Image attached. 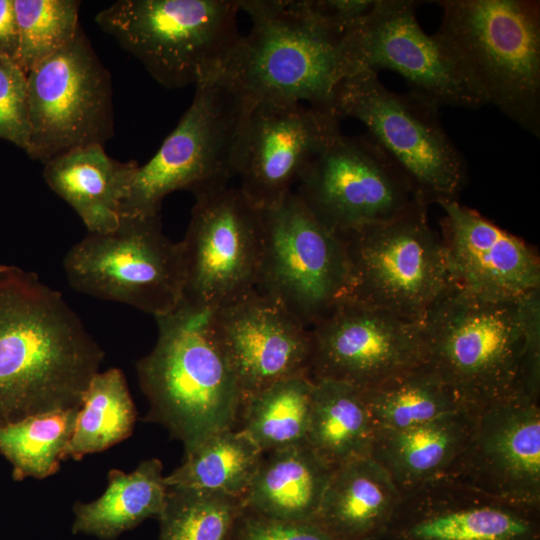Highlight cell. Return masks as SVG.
I'll list each match as a JSON object with an SVG mask.
<instances>
[{"mask_svg":"<svg viewBox=\"0 0 540 540\" xmlns=\"http://www.w3.org/2000/svg\"><path fill=\"white\" fill-rule=\"evenodd\" d=\"M80 4L77 0H14L16 61L27 73L76 37L81 28Z\"/></svg>","mask_w":540,"mask_h":540,"instance_id":"34","label":"cell"},{"mask_svg":"<svg viewBox=\"0 0 540 540\" xmlns=\"http://www.w3.org/2000/svg\"><path fill=\"white\" fill-rule=\"evenodd\" d=\"M112 82L82 28L28 72L30 144L43 164L76 148L102 145L114 134Z\"/></svg>","mask_w":540,"mask_h":540,"instance_id":"13","label":"cell"},{"mask_svg":"<svg viewBox=\"0 0 540 540\" xmlns=\"http://www.w3.org/2000/svg\"><path fill=\"white\" fill-rule=\"evenodd\" d=\"M0 139L29 149L28 73L6 56H0Z\"/></svg>","mask_w":540,"mask_h":540,"instance_id":"35","label":"cell"},{"mask_svg":"<svg viewBox=\"0 0 540 540\" xmlns=\"http://www.w3.org/2000/svg\"><path fill=\"white\" fill-rule=\"evenodd\" d=\"M18 53V29L14 0H0V56L14 60Z\"/></svg>","mask_w":540,"mask_h":540,"instance_id":"39","label":"cell"},{"mask_svg":"<svg viewBox=\"0 0 540 540\" xmlns=\"http://www.w3.org/2000/svg\"><path fill=\"white\" fill-rule=\"evenodd\" d=\"M524 342L519 392L540 401V288L522 297Z\"/></svg>","mask_w":540,"mask_h":540,"instance_id":"37","label":"cell"},{"mask_svg":"<svg viewBox=\"0 0 540 540\" xmlns=\"http://www.w3.org/2000/svg\"><path fill=\"white\" fill-rule=\"evenodd\" d=\"M180 241L183 303L213 311L254 291L263 239L261 210L229 185L197 194Z\"/></svg>","mask_w":540,"mask_h":540,"instance_id":"14","label":"cell"},{"mask_svg":"<svg viewBox=\"0 0 540 540\" xmlns=\"http://www.w3.org/2000/svg\"><path fill=\"white\" fill-rule=\"evenodd\" d=\"M63 268L74 290L154 318L174 311L182 301L180 242L163 233L160 213L121 215L112 231L88 232L66 253Z\"/></svg>","mask_w":540,"mask_h":540,"instance_id":"10","label":"cell"},{"mask_svg":"<svg viewBox=\"0 0 540 540\" xmlns=\"http://www.w3.org/2000/svg\"><path fill=\"white\" fill-rule=\"evenodd\" d=\"M314 381L290 377L242 400L236 429L262 453L307 444Z\"/></svg>","mask_w":540,"mask_h":540,"instance_id":"29","label":"cell"},{"mask_svg":"<svg viewBox=\"0 0 540 540\" xmlns=\"http://www.w3.org/2000/svg\"><path fill=\"white\" fill-rule=\"evenodd\" d=\"M252 106L220 77L195 86L193 100L156 154L139 165L121 215L159 214L163 199L194 196L237 176L241 136Z\"/></svg>","mask_w":540,"mask_h":540,"instance_id":"9","label":"cell"},{"mask_svg":"<svg viewBox=\"0 0 540 540\" xmlns=\"http://www.w3.org/2000/svg\"><path fill=\"white\" fill-rule=\"evenodd\" d=\"M234 0H119L100 10L101 30L169 89L216 76L240 37Z\"/></svg>","mask_w":540,"mask_h":540,"instance_id":"6","label":"cell"},{"mask_svg":"<svg viewBox=\"0 0 540 540\" xmlns=\"http://www.w3.org/2000/svg\"><path fill=\"white\" fill-rule=\"evenodd\" d=\"M362 394L376 432L403 430L470 409L427 362Z\"/></svg>","mask_w":540,"mask_h":540,"instance_id":"28","label":"cell"},{"mask_svg":"<svg viewBox=\"0 0 540 540\" xmlns=\"http://www.w3.org/2000/svg\"><path fill=\"white\" fill-rule=\"evenodd\" d=\"M139 164L113 159L102 145H89L63 153L44 163L49 188L78 214L87 231L115 229Z\"/></svg>","mask_w":540,"mask_h":540,"instance_id":"22","label":"cell"},{"mask_svg":"<svg viewBox=\"0 0 540 540\" xmlns=\"http://www.w3.org/2000/svg\"><path fill=\"white\" fill-rule=\"evenodd\" d=\"M228 540H333L314 521L290 522L268 518L243 508Z\"/></svg>","mask_w":540,"mask_h":540,"instance_id":"36","label":"cell"},{"mask_svg":"<svg viewBox=\"0 0 540 540\" xmlns=\"http://www.w3.org/2000/svg\"><path fill=\"white\" fill-rule=\"evenodd\" d=\"M243 508L232 496L167 487L158 540H228Z\"/></svg>","mask_w":540,"mask_h":540,"instance_id":"33","label":"cell"},{"mask_svg":"<svg viewBox=\"0 0 540 540\" xmlns=\"http://www.w3.org/2000/svg\"><path fill=\"white\" fill-rule=\"evenodd\" d=\"M436 34L458 57L486 104L540 137V2L437 0Z\"/></svg>","mask_w":540,"mask_h":540,"instance_id":"4","label":"cell"},{"mask_svg":"<svg viewBox=\"0 0 540 540\" xmlns=\"http://www.w3.org/2000/svg\"><path fill=\"white\" fill-rule=\"evenodd\" d=\"M79 408L29 416L0 428V454L10 463L14 480L44 479L58 471Z\"/></svg>","mask_w":540,"mask_h":540,"instance_id":"32","label":"cell"},{"mask_svg":"<svg viewBox=\"0 0 540 540\" xmlns=\"http://www.w3.org/2000/svg\"><path fill=\"white\" fill-rule=\"evenodd\" d=\"M332 472L307 444L263 453L244 508L276 520L314 521Z\"/></svg>","mask_w":540,"mask_h":540,"instance_id":"25","label":"cell"},{"mask_svg":"<svg viewBox=\"0 0 540 540\" xmlns=\"http://www.w3.org/2000/svg\"><path fill=\"white\" fill-rule=\"evenodd\" d=\"M340 120L332 108L287 101L255 104L244 124L237 167L247 201L259 210L282 202L341 132Z\"/></svg>","mask_w":540,"mask_h":540,"instance_id":"17","label":"cell"},{"mask_svg":"<svg viewBox=\"0 0 540 540\" xmlns=\"http://www.w3.org/2000/svg\"><path fill=\"white\" fill-rule=\"evenodd\" d=\"M414 198L395 217L338 234L348 267L342 299L419 321L452 286L445 247Z\"/></svg>","mask_w":540,"mask_h":540,"instance_id":"8","label":"cell"},{"mask_svg":"<svg viewBox=\"0 0 540 540\" xmlns=\"http://www.w3.org/2000/svg\"><path fill=\"white\" fill-rule=\"evenodd\" d=\"M377 540H385V539H383V538H380V539H377Z\"/></svg>","mask_w":540,"mask_h":540,"instance_id":"40","label":"cell"},{"mask_svg":"<svg viewBox=\"0 0 540 540\" xmlns=\"http://www.w3.org/2000/svg\"><path fill=\"white\" fill-rule=\"evenodd\" d=\"M385 540H540V510L441 476L402 494Z\"/></svg>","mask_w":540,"mask_h":540,"instance_id":"20","label":"cell"},{"mask_svg":"<svg viewBox=\"0 0 540 540\" xmlns=\"http://www.w3.org/2000/svg\"><path fill=\"white\" fill-rule=\"evenodd\" d=\"M402 494L388 472L364 457L333 470L314 522L333 540H377Z\"/></svg>","mask_w":540,"mask_h":540,"instance_id":"23","label":"cell"},{"mask_svg":"<svg viewBox=\"0 0 540 540\" xmlns=\"http://www.w3.org/2000/svg\"><path fill=\"white\" fill-rule=\"evenodd\" d=\"M263 453L240 430H223L185 453L165 476L167 487L220 493L243 501Z\"/></svg>","mask_w":540,"mask_h":540,"instance_id":"30","label":"cell"},{"mask_svg":"<svg viewBox=\"0 0 540 540\" xmlns=\"http://www.w3.org/2000/svg\"><path fill=\"white\" fill-rule=\"evenodd\" d=\"M476 409L418 426L375 434L370 457L390 475L401 494L444 476L463 450Z\"/></svg>","mask_w":540,"mask_h":540,"instance_id":"24","label":"cell"},{"mask_svg":"<svg viewBox=\"0 0 540 540\" xmlns=\"http://www.w3.org/2000/svg\"><path fill=\"white\" fill-rule=\"evenodd\" d=\"M438 205L454 286L491 299H517L540 288L538 254L521 238L459 200Z\"/></svg>","mask_w":540,"mask_h":540,"instance_id":"21","label":"cell"},{"mask_svg":"<svg viewBox=\"0 0 540 540\" xmlns=\"http://www.w3.org/2000/svg\"><path fill=\"white\" fill-rule=\"evenodd\" d=\"M261 212L262 254L255 290L311 328L344 295L348 267L343 242L294 191Z\"/></svg>","mask_w":540,"mask_h":540,"instance_id":"12","label":"cell"},{"mask_svg":"<svg viewBox=\"0 0 540 540\" xmlns=\"http://www.w3.org/2000/svg\"><path fill=\"white\" fill-rule=\"evenodd\" d=\"M522 297L485 298L453 285L420 320L426 362L470 409L519 392Z\"/></svg>","mask_w":540,"mask_h":540,"instance_id":"5","label":"cell"},{"mask_svg":"<svg viewBox=\"0 0 540 540\" xmlns=\"http://www.w3.org/2000/svg\"><path fill=\"white\" fill-rule=\"evenodd\" d=\"M444 476L540 510V401L516 392L476 409L469 438Z\"/></svg>","mask_w":540,"mask_h":540,"instance_id":"18","label":"cell"},{"mask_svg":"<svg viewBox=\"0 0 540 540\" xmlns=\"http://www.w3.org/2000/svg\"><path fill=\"white\" fill-rule=\"evenodd\" d=\"M309 377L367 390L426 362L421 324L341 299L311 328Z\"/></svg>","mask_w":540,"mask_h":540,"instance_id":"16","label":"cell"},{"mask_svg":"<svg viewBox=\"0 0 540 540\" xmlns=\"http://www.w3.org/2000/svg\"><path fill=\"white\" fill-rule=\"evenodd\" d=\"M208 315L181 302L155 317L156 343L136 362L138 383L149 403L144 420L167 429L183 443L185 453L213 434L235 428L242 402Z\"/></svg>","mask_w":540,"mask_h":540,"instance_id":"2","label":"cell"},{"mask_svg":"<svg viewBox=\"0 0 540 540\" xmlns=\"http://www.w3.org/2000/svg\"><path fill=\"white\" fill-rule=\"evenodd\" d=\"M104 352L60 292L0 264V428L79 408Z\"/></svg>","mask_w":540,"mask_h":540,"instance_id":"1","label":"cell"},{"mask_svg":"<svg viewBox=\"0 0 540 540\" xmlns=\"http://www.w3.org/2000/svg\"><path fill=\"white\" fill-rule=\"evenodd\" d=\"M252 21L217 74L251 106L262 101L332 108L341 80V34L311 15L302 0H238Z\"/></svg>","mask_w":540,"mask_h":540,"instance_id":"3","label":"cell"},{"mask_svg":"<svg viewBox=\"0 0 540 540\" xmlns=\"http://www.w3.org/2000/svg\"><path fill=\"white\" fill-rule=\"evenodd\" d=\"M332 107L340 119L353 118L366 127L414 198L427 205L459 200L468 165L444 129L438 105L410 91L388 89L376 73L359 72L337 83Z\"/></svg>","mask_w":540,"mask_h":540,"instance_id":"7","label":"cell"},{"mask_svg":"<svg viewBox=\"0 0 540 540\" xmlns=\"http://www.w3.org/2000/svg\"><path fill=\"white\" fill-rule=\"evenodd\" d=\"M294 192L336 234L387 221L414 199L398 167L367 134L342 132L310 163Z\"/></svg>","mask_w":540,"mask_h":540,"instance_id":"15","label":"cell"},{"mask_svg":"<svg viewBox=\"0 0 540 540\" xmlns=\"http://www.w3.org/2000/svg\"><path fill=\"white\" fill-rule=\"evenodd\" d=\"M376 430L362 391L349 384L314 381L307 445L333 470L369 457Z\"/></svg>","mask_w":540,"mask_h":540,"instance_id":"27","label":"cell"},{"mask_svg":"<svg viewBox=\"0 0 540 540\" xmlns=\"http://www.w3.org/2000/svg\"><path fill=\"white\" fill-rule=\"evenodd\" d=\"M163 465L158 458L146 459L131 472H108L107 487L91 502H75L73 534L114 540L148 518H158L167 495Z\"/></svg>","mask_w":540,"mask_h":540,"instance_id":"26","label":"cell"},{"mask_svg":"<svg viewBox=\"0 0 540 540\" xmlns=\"http://www.w3.org/2000/svg\"><path fill=\"white\" fill-rule=\"evenodd\" d=\"M302 3L324 25L344 35L369 14L376 0H302Z\"/></svg>","mask_w":540,"mask_h":540,"instance_id":"38","label":"cell"},{"mask_svg":"<svg viewBox=\"0 0 540 540\" xmlns=\"http://www.w3.org/2000/svg\"><path fill=\"white\" fill-rule=\"evenodd\" d=\"M415 0H376L373 9L340 42L341 80L359 72L390 70L402 76L409 91L440 108L479 109L481 91L458 57L417 19Z\"/></svg>","mask_w":540,"mask_h":540,"instance_id":"11","label":"cell"},{"mask_svg":"<svg viewBox=\"0 0 540 540\" xmlns=\"http://www.w3.org/2000/svg\"><path fill=\"white\" fill-rule=\"evenodd\" d=\"M136 416L123 371L116 367L99 371L84 392L63 460H80L127 439L133 433Z\"/></svg>","mask_w":540,"mask_h":540,"instance_id":"31","label":"cell"},{"mask_svg":"<svg viewBox=\"0 0 540 540\" xmlns=\"http://www.w3.org/2000/svg\"><path fill=\"white\" fill-rule=\"evenodd\" d=\"M208 319L242 400L281 380L309 376L311 330L271 298L254 290L209 311Z\"/></svg>","mask_w":540,"mask_h":540,"instance_id":"19","label":"cell"}]
</instances>
